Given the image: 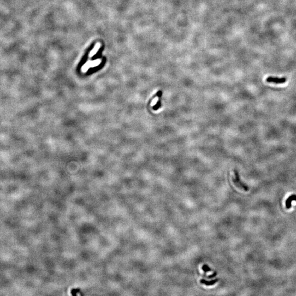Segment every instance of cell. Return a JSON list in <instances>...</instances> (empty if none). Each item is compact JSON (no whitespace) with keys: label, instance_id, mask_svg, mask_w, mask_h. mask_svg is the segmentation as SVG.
<instances>
[{"label":"cell","instance_id":"5b68a950","mask_svg":"<svg viewBox=\"0 0 296 296\" xmlns=\"http://www.w3.org/2000/svg\"><path fill=\"white\" fill-rule=\"evenodd\" d=\"M219 280V279H216L215 280H213L211 281H207L205 279H201L200 280V283L202 284H204L206 286H211V285H215L217 282Z\"/></svg>","mask_w":296,"mask_h":296},{"label":"cell","instance_id":"277c9868","mask_svg":"<svg viewBox=\"0 0 296 296\" xmlns=\"http://www.w3.org/2000/svg\"><path fill=\"white\" fill-rule=\"evenodd\" d=\"M293 201H296V195H292L289 196L286 200V207L287 209H289L292 206L291 202Z\"/></svg>","mask_w":296,"mask_h":296},{"label":"cell","instance_id":"6da1fadb","mask_svg":"<svg viewBox=\"0 0 296 296\" xmlns=\"http://www.w3.org/2000/svg\"><path fill=\"white\" fill-rule=\"evenodd\" d=\"M234 172L235 178H236V179H234V178H232V180H233V182H234V183L236 185V186L237 187L242 189L246 191H248V190H249L248 186L241 182V180L240 178V175H239L238 172L237 171V170L234 169Z\"/></svg>","mask_w":296,"mask_h":296},{"label":"cell","instance_id":"ba28073f","mask_svg":"<svg viewBox=\"0 0 296 296\" xmlns=\"http://www.w3.org/2000/svg\"><path fill=\"white\" fill-rule=\"evenodd\" d=\"M202 269L205 273H207V272H210V271H213L212 269L208 267L207 264H206L203 265V266L202 267Z\"/></svg>","mask_w":296,"mask_h":296},{"label":"cell","instance_id":"7a4b0ae2","mask_svg":"<svg viewBox=\"0 0 296 296\" xmlns=\"http://www.w3.org/2000/svg\"><path fill=\"white\" fill-rule=\"evenodd\" d=\"M101 62H102V60L100 59H96L95 60H93V61L87 62L82 68V72L86 73L90 68L97 67V66L100 65Z\"/></svg>","mask_w":296,"mask_h":296},{"label":"cell","instance_id":"3957f363","mask_svg":"<svg viewBox=\"0 0 296 296\" xmlns=\"http://www.w3.org/2000/svg\"><path fill=\"white\" fill-rule=\"evenodd\" d=\"M287 79L285 77L283 78H277V77L269 76L266 79V81L268 83L275 84H282L286 82Z\"/></svg>","mask_w":296,"mask_h":296},{"label":"cell","instance_id":"9c48e42d","mask_svg":"<svg viewBox=\"0 0 296 296\" xmlns=\"http://www.w3.org/2000/svg\"><path fill=\"white\" fill-rule=\"evenodd\" d=\"M160 95H162V91H161V90L158 91V92H157V93H156V94H155L154 96H153V97H152V98H151L150 99V100L149 101V103H149V104H149H149H150L151 103V101H152V100L153 99H154V98H155V97H158V96H160Z\"/></svg>","mask_w":296,"mask_h":296},{"label":"cell","instance_id":"30bf717a","mask_svg":"<svg viewBox=\"0 0 296 296\" xmlns=\"http://www.w3.org/2000/svg\"><path fill=\"white\" fill-rule=\"evenodd\" d=\"M217 272H215V273H214L212 274V275H208V276H207V277L208 279H212V278H213V277H215V276L217 275Z\"/></svg>","mask_w":296,"mask_h":296},{"label":"cell","instance_id":"8992f818","mask_svg":"<svg viewBox=\"0 0 296 296\" xmlns=\"http://www.w3.org/2000/svg\"><path fill=\"white\" fill-rule=\"evenodd\" d=\"M101 47V45L100 43H97L96 46H94V47L93 48V49L91 51V52L89 54V57H92L94 56V55L97 53L98 51L99 50V49Z\"/></svg>","mask_w":296,"mask_h":296},{"label":"cell","instance_id":"52a82bcc","mask_svg":"<svg viewBox=\"0 0 296 296\" xmlns=\"http://www.w3.org/2000/svg\"><path fill=\"white\" fill-rule=\"evenodd\" d=\"M161 97H162V95H160L158 96V100L157 102V103L155 104V105H153L152 106V109H153V110L156 111V110H157L158 109H159L161 107V106H162V105H161Z\"/></svg>","mask_w":296,"mask_h":296}]
</instances>
